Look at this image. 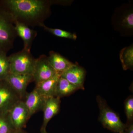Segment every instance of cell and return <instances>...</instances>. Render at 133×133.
Masks as SVG:
<instances>
[{
  "instance_id": "obj_9",
  "label": "cell",
  "mask_w": 133,
  "mask_h": 133,
  "mask_svg": "<svg viewBox=\"0 0 133 133\" xmlns=\"http://www.w3.org/2000/svg\"><path fill=\"white\" fill-rule=\"evenodd\" d=\"M48 99L41 95L36 88L31 92L26 94L25 100L23 101L28 112L30 118L36 112L43 110Z\"/></svg>"
},
{
  "instance_id": "obj_14",
  "label": "cell",
  "mask_w": 133,
  "mask_h": 133,
  "mask_svg": "<svg viewBox=\"0 0 133 133\" xmlns=\"http://www.w3.org/2000/svg\"><path fill=\"white\" fill-rule=\"evenodd\" d=\"M48 59L53 69L61 75L74 64L59 53L52 51H50Z\"/></svg>"
},
{
  "instance_id": "obj_3",
  "label": "cell",
  "mask_w": 133,
  "mask_h": 133,
  "mask_svg": "<svg viewBox=\"0 0 133 133\" xmlns=\"http://www.w3.org/2000/svg\"><path fill=\"white\" fill-rule=\"evenodd\" d=\"M8 57L10 73L32 75L36 59L30 51L23 49L21 51L12 54Z\"/></svg>"
},
{
  "instance_id": "obj_24",
  "label": "cell",
  "mask_w": 133,
  "mask_h": 133,
  "mask_svg": "<svg viewBox=\"0 0 133 133\" xmlns=\"http://www.w3.org/2000/svg\"><path fill=\"white\" fill-rule=\"evenodd\" d=\"M41 133H48L46 131V129H43V130H41Z\"/></svg>"
},
{
  "instance_id": "obj_2",
  "label": "cell",
  "mask_w": 133,
  "mask_h": 133,
  "mask_svg": "<svg viewBox=\"0 0 133 133\" xmlns=\"http://www.w3.org/2000/svg\"><path fill=\"white\" fill-rule=\"evenodd\" d=\"M100 110L99 121L105 128L118 133H123L126 127L116 113L108 106L105 101L100 96L97 97Z\"/></svg>"
},
{
  "instance_id": "obj_13",
  "label": "cell",
  "mask_w": 133,
  "mask_h": 133,
  "mask_svg": "<svg viewBox=\"0 0 133 133\" xmlns=\"http://www.w3.org/2000/svg\"><path fill=\"white\" fill-rule=\"evenodd\" d=\"M61 75L57 74L51 78L36 84L35 88L41 95L46 98L56 96L58 81Z\"/></svg>"
},
{
  "instance_id": "obj_23",
  "label": "cell",
  "mask_w": 133,
  "mask_h": 133,
  "mask_svg": "<svg viewBox=\"0 0 133 133\" xmlns=\"http://www.w3.org/2000/svg\"><path fill=\"white\" fill-rule=\"evenodd\" d=\"M12 133H24L23 132H21L20 131V130H18V131H16V130H15V131H14Z\"/></svg>"
},
{
  "instance_id": "obj_21",
  "label": "cell",
  "mask_w": 133,
  "mask_h": 133,
  "mask_svg": "<svg viewBox=\"0 0 133 133\" xmlns=\"http://www.w3.org/2000/svg\"><path fill=\"white\" fill-rule=\"evenodd\" d=\"M122 27L125 28L132 29L133 28V13L130 11L125 14L120 22Z\"/></svg>"
},
{
  "instance_id": "obj_7",
  "label": "cell",
  "mask_w": 133,
  "mask_h": 133,
  "mask_svg": "<svg viewBox=\"0 0 133 133\" xmlns=\"http://www.w3.org/2000/svg\"><path fill=\"white\" fill-rule=\"evenodd\" d=\"M10 121L15 130H21L29 118L24 101L21 100L15 104L8 113Z\"/></svg>"
},
{
  "instance_id": "obj_17",
  "label": "cell",
  "mask_w": 133,
  "mask_h": 133,
  "mask_svg": "<svg viewBox=\"0 0 133 133\" xmlns=\"http://www.w3.org/2000/svg\"><path fill=\"white\" fill-rule=\"evenodd\" d=\"M10 73V63L6 52L0 51V80H5Z\"/></svg>"
},
{
  "instance_id": "obj_1",
  "label": "cell",
  "mask_w": 133,
  "mask_h": 133,
  "mask_svg": "<svg viewBox=\"0 0 133 133\" xmlns=\"http://www.w3.org/2000/svg\"><path fill=\"white\" fill-rule=\"evenodd\" d=\"M2 2L3 10L14 22L28 26H41L50 14L52 2L43 0H6Z\"/></svg>"
},
{
  "instance_id": "obj_5",
  "label": "cell",
  "mask_w": 133,
  "mask_h": 133,
  "mask_svg": "<svg viewBox=\"0 0 133 133\" xmlns=\"http://www.w3.org/2000/svg\"><path fill=\"white\" fill-rule=\"evenodd\" d=\"M58 74L50 64L48 57L42 55L36 59L33 73V81L36 84L53 77Z\"/></svg>"
},
{
  "instance_id": "obj_20",
  "label": "cell",
  "mask_w": 133,
  "mask_h": 133,
  "mask_svg": "<svg viewBox=\"0 0 133 133\" xmlns=\"http://www.w3.org/2000/svg\"><path fill=\"white\" fill-rule=\"evenodd\" d=\"M125 111L128 123L132 122L133 119V98L132 96L129 97L125 103Z\"/></svg>"
},
{
  "instance_id": "obj_12",
  "label": "cell",
  "mask_w": 133,
  "mask_h": 133,
  "mask_svg": "<svg viewBox=\"0 0 133 133\" xmlns=\"http://www.w3.org/2000/svg\"><path fill=\"white\" fill-rule=\"evenodd\" d=\"M14 24L17 36L21 37L23 41V49L30 51L31 44L36 36V32L22 23L16 21L14 22Z\"/></svg>"
},
{
  "instance_id": "obj_11",
  "label": "cell",
  "mask_w": 133,
  "mask_h": 133,
  "mask_svg": "<svg viewBox=\"0 0 133 133\" xmlns=\"http://www.w3.org/2000/svg\"><path fill=\"white\" fill-rule=\"evenodd\" d=\"M60 98L55 96L49 98L46 100L43 109V121L41 130L46 129L49 122L58 113L60 109Z\"/></svg>"
},
{
  "instance_id": "obj_18",
  "label": "cell",
  "mask_w": 133,
  "mask_h": 133,
  "mask_svg": "<svg viewBox=\"0 0 133 133\" xmlns=\"http://www.w3.org/2000/svg\"><path fill=\"white\" fill-rule=\"evenodd\" d=\"M41 27H43L46 31L58 37L69 38L73 40H76L77 38V36L76 34L70 33L69 31L60 29L49 28L45 26L44 24L41 25Z\"/></svg>"
},
{
  "instance_id": "obj_22",
  "label": "cell",
  "mask_w": 133,
  "mask_h": 133,
  "mask_svg": "<svg viewBox=\"0 0 133 133\" xmlns=\"http://www.w3.org/2000/svg\"><path fill=\"white\" fill-rule=\"evenodd\" d=\"M123 133H133V124L132 122L128 123Z\"/></svg>"
},
{
  "instance_id": "obj_4",
  "label": "cell",
  "mask_w": 133,
  "mask_h": 133,
  "mask_svg": "<svg viewBox=\"0 0 133 133\" xmlns=\"http://www.w3.org/2000/svg\"><path fill=\"white\" fill-rule=\"evenodd\" d=\"M17 36L14 20L3 9H0V51L6 52Z\"/></svg>"
},
{
  "instance_id": "obj_8",
  "label": "cell",
  "mask_w": 133,
  "mask_h": 133,
  "mask_svg": "<svg viewBox=\"0 0 133 133\" xmlns=\"http://www.w3.org/2000/svg\"><path fill=\"white\" fill-rule=\"evenodd\" d=\"M5 80L22 100L26 96L27 86L33 79L31 74L10 73Z\"/></svg>"
},
{
  "instance_id": "obj_19",
  "label": "cell",
  "mask_w": 133,
  "mask_h": 133,
  "mask_svg": "<svg viewBox=\"0 0 133 133\" xmlns=\"http://www.w3.org/2000/svg\"><path fill=\"white\" fill-rule=\"evenodd\" d=\"M15 131L7 114H0V133H12Z\"/></svg>"
},
{
  "instance_id": "obj_16",
  "label": "cell",
  "mask_w": 133,
  "mask_h": 133,
  "mask_svg": "<svg viewBox=\"0 0 133 133\" xmlns=\"http://www.w3.org/2000/svg\"><path fill=\"white\" fill-rule=\"evenodd\" d=\"M119 58L122 68L125 70L133 68V46L132 44L123 48L120 52Z\"/></svg>"
},
{
  "instance_id": "obj_10",
  "label": "cell",
  "mask_w": 133,
  "mask_h": 133,
  "mask_svg": "<svg viewBox=\"0 0 133 133\" xmlns=\"http://www.w3.org/2000/svg\"><path fill=\"white\" fill-rule=\"evenodd\" d=\"M86 71L85 69L77 64H74L61 75L63 78L80 89L84 90V84Z\"/></svg>"
},
{
  "instance_id": "obj_15",
  "label": "cell",
  "mask_w": 133,
  "mask_h": 133,
  "mask_svg": "<svg viewBox=\"0 0 133 133\" xmlns=\"http://www.w3.org/2000/svg\"><path fill=\"white\" fill-rule=\"evenodd\" d=\"M78 90L80 89L77 87L60 76L57 85L56 96L61 98L68 96Z\"/></svg>"
},
{
  "instance_id": "obj_6",
  "label": "cell",
  "mask_w": 133,
  "mask_h": 133,
  "mask_svg": "<svg viewBox=\"0 0 133 133\" xmlns=\"http://www.w3.org/2000/svg\"><path fill=\"white\" fill-rule=\"evenodd\" d=\"M22 100L5 80H0V114H7L14 105Z\"/></svg>"
}]
</instances>
